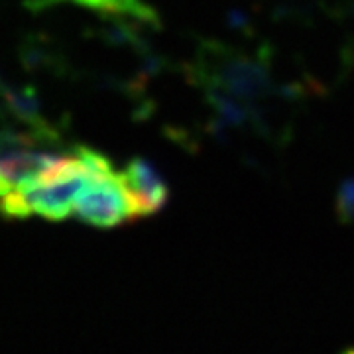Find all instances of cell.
I'll return each instance as SVG.
<instances>
[{
    "label": "cell",
    "instance_id": "4",
    "mask_svg": "<svg viewBox=\"0 0 354 354\" xmlns=\"http://www.w3.org/2000/svg\"><path fill=\"white\" fill-rule=\"evenodd\" d=\"M93 12L114 18L120 24L158 26V14L142 0H73Z\"/></svg>",
    "mask_w": 354,
    "mask_h": 354
},
{
    "label": "cell",
    "instance_id": "5",
    "mask_svg": "<svg viewBox=\"0 0 354 354\" xmlns=\"http://www.w3.org/2000/svg\"><path fill=\"white\" fill-rule=\"evenodd\" d=\"M337 211L342 221H354V177L341 183L337 195Z\"/></svg>",
    "mask_w": 354,
    "mask_h": 354
},
{
    "label": "cell",
    "instance_id": "3",
    "mask_svg": "<svg viewBox=\"0 0 354 354\" xmlns=\"http://www.w3.org/2000/svg\"><path fill=\"white\" fill-rule=\"evenodd\" d=\"M138 221L160 213L169 199V189L156 165L144 158H132L120 171Z\"/></svg>",
    "mask_w": 354,
    "mask_h": 354
},
{
    "label": "cell",
    "instance_id": "1",
    "mask_svg": "<svg viewBox=\"0 0 354 354\" xmlns=\"http://www.w3.org/2000/svg\"><path fill=\"white\" fill-rule=\"evenodd\" d=\"M195 79L207 99H228L250 113L272 87L270 65L262 55H246L218 44H205L199 50Z\"/></svg>",
    "mask_w": 354,
    "mask_h": 354
},
{
    "label": "cell",
    "instance_id": "2",
    "mask_svg": "<svg viewBox=\"0 0 354 354\" xmlns=\"http://www.w3.org/2000/svg\"><path fill=\"white\" fill-rule=\"evenodd\" d=\"M73 216L97 228H114L138 221L132 199L118 171L93 177L77 199Z\"/></svg>",
    "mask_w": 354,
    "mask_h": 354
}]
</instances>
